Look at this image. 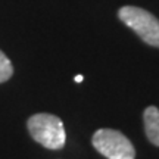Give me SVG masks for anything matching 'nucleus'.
Returning <instances> with one entry per match:
<instances>
[{
    "label": "nucleus",
    "mask_w": 159,
    "mask_h": 159,
    "mask_svg": "<svg viewBox=\"0 0 159 159\" xmlns=\"http://www.w3.org/2000/svg\"><path fill=\"white\" fill-rule=\"evenodd\" d=\"M30 136L50 150L62 149L66 142V133L62 119L52 114H35L27 122Z\"/></svg>",
    "instance_id": "obj_1"
},
{
    "label": "nucleus",
    "mask_w": 159,
    "mask_h": 159,
    "mask_svg": "<svg viewBox=\"0 0 159 159\" xmlns=\"http://www.w3.org/2000/svg\"><path fill=\"white\" fill-rule=\"evenodd\" d=\"M143 121L148 140L159 148V109L156 106H148L143 112Z\"/></svg>",
    "instance_id": "obj_4"
},
{
    "label": "nucleus",
    "mask_w": 159,
    "mask_h": 159,
    "mask_svg": "<svg viewBox=\"0 0 159 159\" xmlns=\"http://www.w3.org/2000/svg\"><path fill=\"white\" fill-rule=\"evenodd\" d=\"M75 81H77V83H81V81H83V75H77V77H75Z\"/></svg>",
    "instance_id": "obj_6"
},
{
    "label": "nucleus",
    "mask_w": 159,
    "mask_h": 159,
    "mask_svg": "<svg viewBox=\"0 0 159 159\" xmlns=\"http://www.w3.org/2000/svg\"><path fill=\"white\" fill-rule=\"evenodd\" d=\"M118 16L144 43L159 47V19L150 12L136 6H124L119 9Z\"/></svg>",
    "instance_id": "obj_2"
},
{
    "label": "nucleus",
    "mask_w": 159,
    "mask_h": 159,
    "mask_svg": "<svg viewBox=\"0 0 159 159\" xmlns=\"http://www.w3.org/2000/svg\"><path fill=\"white\" fill-rule=\"evenodd\" d=\"M91 144L106 159H134L136 149L133 143L118 130L100 128L91 137Z\"/></svg>",
    "instance_id": "obj_3"
},
{
    "label": "nucleus",
    "mask_w": 159,
    "mask_h": 159,
    "mask_svg": "<svg viewBox=\"0 0 159 159\" xmlns=\"http://www.w3.org/2000/svg\"><path fill=\"white\" fill-rule=\"evenodd\" d=\"M13 74V66H12L9 57L0 50V83H5Z\"/></svg>",
    "instance_id": "obj_5"
}]
</instances>
